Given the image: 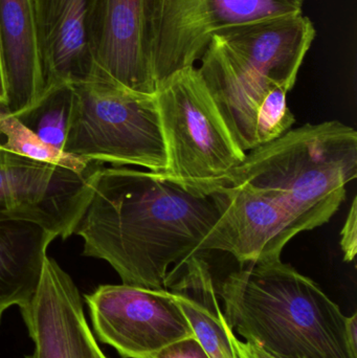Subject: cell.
Returning <instances> with one entry per match:
<instances>
[{"label":"cell","instance_id":"4","mask_svg":"<svg viewBox=\"0 0 357 358\" xmlns=\"http://www.w3.org/2000/svg\"><path fill=\"white\" fill-rule=\"evenodd\" d=\"M357 176V132L337 121L306 124L249 151L219 185H245L282 202L302 231L330 220ZM218 185V187H219Z\"/></svg>","mask_w":357,"mask_h":358},{"label":"cell","instance_id":"6","mask_svg":"<svg viewBox=\"0 0 357 358\" xmlns=\"http://www.w3.org/2000/svg\"><path fill=\"white\" fill-rule=\"evenodd\" d=\"M73 87L75 107L65 153L112 167L165 171L167 153L155 94L100 81Z\"/></svg>","mask_w":357,"mask_h":358},{"label":"cell","instance_id":"19","mask_svg":"<svg viewBox=\"0 0 357 358\" xmlns=\"http://www.w3.org/2000/svg\"><path fill=\"white\" fill-rule=\"evenodd\" d=\"M341 248L344 252V260L351 262L357 252V203L356 197L352 201L351 208L346 218L345 224L341 231Z\"/></svg>","mask_w":357,"mask_h":358},{"label":"cell","instance_id":"5","mask_svg":"<svg viewBox=\"0 0 357 358\" xmlns=\"http://www.w3.org/2000/svg\"><path fill=\"white\" fill-rule=\"evenodd\" d=\"M167 153L161 173L189 191L209 195L247 152L235 140L198 67L178 71L157 87Z\"/></svg>","mask_w":357,"mask_h":358},{"label":"cell","instance_id":"15","mask_svg":"<svg viewBox=\"0 0 357 358\" xmlns=\"http://www.w3.org/2000/svg\"><path fill=\"white\" fill-rule=\"evenodd\" d=\"M182 271L168 281L174 300L192 328L194 338L210 358H238L232 343L234 334L218 301L209 265L201 257H191Z\"/></svg>","mask_w":357,"mask_h":358},{"label":"cell","instance_id":"2","mask_svg":"<svg viewBox=\"0 0 357 358\" xmlns=\"http://www.w3.org/2000/svg\"><path fill=\"white\" fill-rule=\"evenodd\" d=\"M316 27L303 12L239 25L212 37L199 73L245 152L296 123L287 106Z\"/></svg>","mask_w":357,"mask_h":358},{"label":"cell","instance_id":"22","mask_svg":"<svg viewBox=\"0 0 357 358\" xmlns=\"http://www.w3.org/2000/svg\"><path fill=\"white\" fill-rule=\"evenodd\" d=\"M346 334H347L350 348L357 355V313H354L351 317H348Z\"/></svg>","mask_w":357,"mask_h":358},{"label":"cell","instance_id":"10","mask_svg":"<svg viewBox=\"0 0 357 358\" xmlns=\"http://www.w3.org/2000/svg\"><path fill=\"white\" fill-rule=\"evenodd\" d=\"M211 194L218 219L203 242V252H228L241 264H251L281 258L285 245L301 233L291 210L263 192L224 185Z\"/></svg>","mask_w":357,"mask_h":358},{"label":"cell","instance_id":"18","mask_svg":"<svg viewBox=\"0 0 357 358\" xmlns=\"http://www.w3.org/2000/svg\"><path fill=\"white\" fill-rule=\"evenodd\" d=\"M0 150L77 171H83L92 163L50 148L2 105H0Z\"/></svg>","mask_w":357,"mask_h":358},{"label":"cell","instance_id":"8","mask_svg":"<svg viewBox=\"0 0 357 358\" xmlns=\"http://www.w3.org/2000/svg\"><path fill=\"white\" fill-rule=\"evenodd\" d=\"M103 164L83 171L0 150V221L35 223L66 239L83 213Z\"/></svg>","mask_w":357,"mask_h":358},{"label":"cell","instance_id":"24","mask_svg":"<svg viewBox=\"0 0 357 358\" xmlns=\"http://www.w3.org/2000/svg\"><path fill=\"white\" fill-rule=\"evenodd\" d=\"M283 1L289 2V3L293 4V6H299V8H302L303 6L304 1L305 0H283Z\"/></svg>","mask_w":357,"mask_h":358},{"label":"cell","instance_id":"3","mask_svg":"<svg viewBox=\"0 0 357 358\" xmlns=\"http://www.w3.org/2000/svg\"><path fill=\"white\" fill-rule=\"evenodd\" d=\"M233 331L278 358H357L347 319L310 278L281 258L243 265L217 290Z\"/></svg>","mask_w":357,"mask_h":358},{"label":"cell","instance_id":"17","mask_svg":"<svg viewBox=\"0 0 357 358\" xmlns=\"http://www.w3.org/2000/svg\"><path fill=\"white\" fill-rule=\"evenodd\" d=\"M75 101L73 85L60 84L45 90L29 108L15 115L44 144L64 152Z\"/></svg>","mask_w":357,"mask_h":358},{"label":"cell","instance_id":"20","mask_svg":"<svg viewBox=\"0 0 357 358\" xmlns=\"http://www.w3.org/2000/svg\"><path fill=\"white\" fill-rule=\"evenodd\" d=\"M154 358H210L196 338L180 341L161 350Z\"/></svg>","mask_w":357,"mask_h":358},{"label":"cell","instance_id":"1","mask_svg":"<svg viewBox=\"0 0 357 358\" xmlns=\"http://www.w3.org/2000/svg\"><path fill=\"white\" fill-rule=\"evenodd\" d=\"M218 219L214 196L151 171L103 166L73 234L126 285L167 289L170 267L203 250Z\"/></svg>","mask_w":357,"mask_h":358},{"label":"cell","instance_id":"21","mask_svg":"<svg viewBox=\"0 0 357 358\" xmlns=\"http://www.w3.org/2000/svg\"><path fill=\"white\" fill-rule=\"evenodd\" d=\"M232 343L238 358H278L270 355L258 345L247 342V341L242 342L239 340L235 332L232 336Z\"/></svg>","mask_w":357,"mask_h":358},{"label":"cell","instance_id":"13","mask_svg":"<svg viewBox=\"0 0 357 358\" xmlns=\"http://www.w3.org/2000/svg\"><path fill=\"white\" fill-rule=\"evenodd\" d=\"M96 81L155 94L145 38L144 0H102L94 42Z\"/></svg>","mask_w":357,"mask_h":358},{"label":"cell","instance_id":"25","mask_svg":"<svg viewBox=\"0 0 357 358\" xmlns=\"http://www.w3.org/2000/svg\"><path fill=\"white\" fill-rule=\"evenodd\" d=\"M6 103V92L0 90V105H4Z\"/></svg>","mask_w":357,"mask_h":358},{"label":"cell","instance_id":"16","mask_svg":"<svg viewBox=\"0 0 357 358\" xmlns=\"http://www.w3.org/2000/svg\"><path fill=\"white\" fill-rule=\"evenodd\" d=\"M52 234L20 220L0 221V322L10 307L29 303L41 277Z\"/></svg>","mask_w":357,"mask_h":358},{"label":"cell","instance_id":"7","mask_svg":"<svg viewBox=\"0 0 357 358\" xmlns=\"http://www.w3.org/2000/svg\"><path fill=\"white\" fill-rule=\"evenodd\" d=\"M145 38L155 85L195 66L213 36L302 12L283 0H144Z\"/></svg>","mask_w":357,"mask_h":358},{"label":"cell","instance_id":"23","mask_svg":"<svg viewBox=\"0 0 357 358\" xmlns=\"http://www.w3.org/2000/svg\"><path fill=\"white\" fill-rule=\"evenodd\" d=\"M0 90L6 92V85H4L3 71H2L1 57H0Z\"/></svg>","mask_w":357,"mask_h":358},{"label":"cell","instance_id":"9","mask_svg":"<svg viewBox=\"0 0 357 358\" xmlns=\"http://www.w3.org/2000/svg\"><path fill=\"white\" fill-rule=\"evenodd\" d=\"M85 300L96 338L123 358H154L167 347L194 338L170 290L101 285Z\"/></svg>","mask_w":357,"mask_h":358},{"label":"cell","instance_id":"11","mask_svg":"<svg viewBox=\"0 0 357 358\" xmlns=\"http://www.w3.org/2000/svg\"><path fill=\"white\" fill-rule=\"evenodd\" d=\"M20 311L35 344L27 358H107L86 321L79 289L54 259L46 256L37 289Z\"/></svg>","mask_w":357,"mask_h":358},{"label":"cell","instance_id":"12","mask_svg":"<svg viewBox=\"0 0 357 358\" xmlns=\"http://www.w3.org/2000/svg\"><path fill=\"white\" fill-rule=\"evenodd\" d=\"M101 2L33 0L43 92L60 84L96 81L94 42Z\"/></svg>","mask_w":357,"mask_h":358},{"label":"cell","instance_id":"14","mask_svg":"<svg viewBox=\"0 0 357 358\" xmlns=\"http://www.w3.org/2000/svg\"><path fill=\"white\" fill-rule=\"evenodd\" d=\"M0 57L8 113L29 108L43 94L33 0H0Z\"/></svg>","mask_w":357,"mask_h":358}]
</instances>
